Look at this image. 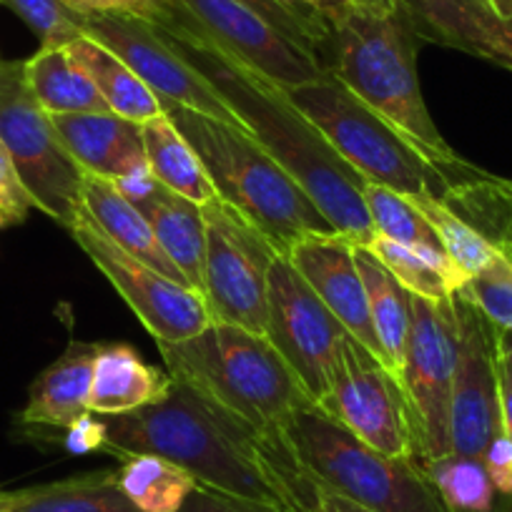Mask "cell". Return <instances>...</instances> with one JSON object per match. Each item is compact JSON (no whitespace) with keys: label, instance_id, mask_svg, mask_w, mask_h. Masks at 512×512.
<instances>
[{"label":"cell","instance_id":"obj_1","mask_svg":"<svg viewBox=\"0 0 512 512\" xmlns=\"http://www.w3.org/2000/svg\"><path fill=\"white\" fill-rule=\"evenodd\" d=\"M156 26L219 91L256 144L307 191L329 224L352 244L367 246L374 239V226L364 204V179L289 101L284 88L221 51L176 0L169 18Z\"/></svg>","mask_w":512,"mask_h":512},{"label":"cell","instance_id":"obj_2","mask_svg":"<svg viewBox=\"0 0 512 512\" xmlns=\"http://www.w3.org/2000/svg\"><path fill=\"white\" fill-rule=\"evenodd\" d=\"M101 420L106 425L101 452L121 460L164 457L191 472L201 487L292 512L264 462L262 432L179 379L156 405Z\"/></svg>","mask_w":512,"mask_h":512},{"label":"cell","instance_id":"obj_3","mask_svg":"<svg viewBox=\"0 0 512 512\" xmlns=\"http://www.w3.org/2000/svg\"><path fill=\"white\" fill-rule=\"evenodd\" d=\"M417 46L420 38L397 11L377 13L352 6L329 23L319 61L430 164L460 169L465 161L442 139L427 111L417 76Z\"/></svg>","mask_w":512,"mask_h":512},{"label":"cell","instance_id":"obj_4","mask_svg":"<svg viewBox=\"0 0 512 512\" xmlns=\"http://www.w3.org/2000/svg\"><path fill=\"white\" fill-rule=\"evenodd\" d=\"M166 372L249 422L262 435L282 430L312 402L297 374L264 334L214 322L184 342H156Z\"/></svg>","mask_w":512,"mask_h":512},{"label":"cell","instance_id":"obj_5","mask_svg":"<svg viewBox=\"0 0 512 512\" xmlns=\"http://www.w3.org/2000/svg\"><path fill=\"white\" fill-rule=\"evenodd\" d=\"M164 113L204 161L219 199L264 231L279 254H289L304 236L337 231L249 131L174 103H164Z\"/></svg>","mask_w":512,"mask_h":512},{"label":"cell","instance_id":"obj_6","mask_svg":"<svg viewBox=\"0 0 512 512\" xmlns=\"http://www.w3.org/2000/svg\"><path fill=\"white\" fill-rule=\"evenodd\" d=\"M294 460L329 490L372 512H447L420 462L392 457L304 405L279 430Z\"/></svg>","mask_w":512,"mask_h":512},{"label":"cell","instance_id":"obj_7","mask_svg":"<svg viewBox=\"0 0 512 512\" xmlns=\"http://www.w3.org/2000/svg\"><path fill=\"white\" fill-rule=\"evenodd\" d=\"M284 93L364 181L390 186L400 194H435L442 199L452 176L467 166V161L460 169L430 164L329 71Z\"/></svg>","mask_w":512,"mask_h":512},{"label":"cell","instance_id":"obj_8","mask_svg":"<svg viewBox=\"0 0 512 512\" xmlns=\"http://www.w3.org/2000/svg\"><path fill=\"white\" fill-rule=\"evenodd\" d=\"M0 141L16 161L36 209L71 229L81 209L83 171L63 149L51 116L23 78V61L0 58Z\"/></svg>","mask_w":512,"mask_h":512},{"label":"cell","instance_id":"obj_9","mask_svg":"<svg viewBox=\"0 0 512 512\" xmlns=\"http://www.w3.org/2000/svg\"><path fill=\"white\" fill-rule=\"evenodd\" d=\"M317 407L384 455L420 457L415 412L400 377L352 334L339 344L332 382Z\"/></svg>","mask_w":512,"mask_h":512},{"label":"cell","instance_id":"obj_10","mask_svg":"<svg viewBox=\"0 0 512 512\" xmlns=\"http://www.w3.org/2000/svg\"><path fill=\"white\" fill-rule=\"evenodd\" d=\"M206 224L204 302L214 322L267 332L269 269L279 249L226 201L201 206Z\"/></svg>","mask_w":512,"mask_h":512},{"label":"cell","instance_id":"obj_11","mask_svg":"<svg viewBox=\"0 0 512 512\" xmlns=\"http://www.w3.org/2000/svg\"><path fill=\"white\" fill-rule=\"evenodd\" d=\"M457 359L455 297L430 302L412 294L410 334L400 382L417 425V462L452 455V382Z\"/></svg>","mask_w":512,"mask_h":512},{"label":"cell","instance_id":"obj_12","mask_svg":"<svg viewBox=\"0 0 512 512\" xmlns=\"http://www.w3.org/2000/svg\"><path fill=\"white\" fill-rule=\"evenodd\" d=\"M68 231L156 342H184L211 324L209 307L199 292L126 254L98 229L83 206Z\"/></svg>","mask_w":512,"mask_h":512},{"label":"cell","instance_id":"obj_13","mask_svg":"<svg viewBox=\"0 0 512 512\" xmlns=\"http://www.w3.org/2000/svg\"><path fill=\"white\" fill-rule=\"evenodd\" d=\"M344 334L347 329L324 307L294 264L277 254L269 269L264 337L292 367L314 405L327 395Z\"/></svg>","mask_w":512,"mask_h":512},{"label":"cell","instance_id":"obj_14","mask_svg":"<svg viewBox=\"0 0 512 512\" xmlns=\"http://www.w3.org/2000/svg\"><path fill=\"white\" fill-rule=\"evenodd\" d=\"M83 36L116 53L151 88L161 106L174 103L246 131L229 103L156 23L136 16H88L83 18Z\"/></svg>","mask_w":512,"mask_h":512},{"label":"cell","instance_id":"obj_15","mask_svg":"<svg viewBox=\"0 0 512 512\" xmlns=\"http://www.w3.org/2000/svg\"><path fill=\"white\" fill-rule=\"evenodd\" d=\"M457 359L452 382V455L482 460L502 430L497 395V327L455 292Z\"/></svg>","mask_w":512,"mask_h":512},{"label":"cell","instance_id":"obj_16","mask_svg":"<svg viewBox=\"0 0 512 512\" xmlns=\"http://www.w3.org/2000/svg\"><path fill=\"white\" fill-rule=\"evenodd\" d=\"M176 3L221 51L249 66L251 71L267 76L284 91L327 73L312 51L284 36L267 18L246 8L239 0H176Z\"/></svg>","mask_w":512,"mask_h":512},{"label":"cell","instance_id":"obj_17","mask_svg":"<svg viewBox=\"0 0 512 512\" xmlns=\"http://www.w3.org/2000/svg\"><path fill=\"white\" fill-rule=\"evenodd\" d=\"M354 249L357 244L334 231V234L304 236L284 256L322 299L324 307L342 322L347 334H352L359 344L382 359Z\"/></svg>","mask_w":512,"mask_h":512},{"label":"cell","instance_id":"obj_18","mask_svg":"<svg viewBox=\"0 0 512 512\" xmlns=\"http://www.w3.org/2000/svg\"><path fill=\"white\" fill-rule=\"evenodd\" d=\"M397 13L420 41L457 48L512 71V21L490 0H397Z\"/></svg>","mask_w":512,"mask_h":512},{"label":"cell","instance_id":"obj_19","mask_svg":"<svg viewBox=\"0 0 512 512\" xmlns=\"http://www.w3.org/2000/svg\"><path fill=\"white\" fill-rule=\"evenodd\" d=\"M63 149L83 174L118 181L149 169L141 123L116 113L51 116Z\"/></svg>","mask_w":512,"mask_h":512},{"label":"cell","instance_id":"obj_20","mask_svg":"<svg viewBox=\"0 0 512 512\" xmlns=\"http://www.w3.org/2000/svg\"><path fill=\"white\" fill-rule=\"evenodd\" d=\"M98 342H71L66 352L43 369L28 390L26 407L18 415L23 425L38 430H68L88 412L93 367L101 354Z\"/></svg>","mask_w":512,"mask_h":512},{"label":"cell","instance_id":"obj_21","mask_svg":"<svg viewBox=\"0 0 512 512\" xmlns=\"http://www.w3.org/2000/svg\"><path fill=\"white\" fill-rule=\"evenodd\" d=\"M171 384L174 377L146 364L131 344H103L93 367L88 412L113 417L156 405L169 395Z\"/></svg>","mask_w":512,"mask_h":512},{"label":"cell","instance_id":"obj_22","mask_svg":"<svg viewBox=\"0 0 512 512\" xmlns=\"http://www.w3.org/2000/svg\"><path fill=\"white\" fill-rule=\"evenodd\" d=\"M81 206L86 214L96 221L98 229L108 236L116 246H121L126 254H131L139 262L149 264L164 277L189 287L184 274L176 269L166 251L161 249L149 219L136 209L126 196L118 191L113 181L101 179V176L83 174L81 181ZM191 289V287H189Z\"/></svg>","mask_w":512,"mask_h":512},{"label":"cell","instance_id":"obj_23","mask_svg":"<svg viewBox=\"0 0 512 512\" xmlns=\"http://www.w3.org/2000/svg\"><path fill=\"white\" fill-rule=\"evenodd\" d=\"M442 201L512 262V179L467 164L452 176Z\"/></svg>","mask_w":512,"mask_h":512},{"label":"cell","instance_id":"obj_24","mask_svg":"<svg viewBox=\"0 0 512 512\" xmlns=\"http://www.w3.org/2000/svg\"><path fill=\"white\" fill-rule=\"evenodd\" d=\"M23 78L48 116L113 113L66 48H38V53L23 61Z\"/></svg>","mask_w":512,"mask_h":512},{"label":"cell","instance_id":"obj_25","mask_svg":"<svg viewBox=\"0 0 512 512\" xmlns=\"http://www.w3.org/2000/svg\"><path fill=\"white\" fill-rule=\"evenodd\" d=\"M144 216L149 219L161 249L184 274L186 284L204 297L206 224L201 206L164 186L161 194L146 206Z\"/></svg>","mask_w":512,"mask_h":512},{"label":"cell","instance_id":"obj_26","mask_svg":"<svg viewBox=\"0 0 512 512\" xmlns=\"http://www.w3.org/2000/svg\"><path fill=\"white\" fill-rule=\"evenodd\" d=\"M354 259H357L359 274H362L369 319H372L374 337L382 349V359L400 377L402 362H405L407 334H410L412 294L364 246L354 249Z\"/></svg>","mask_w":512,"mask_h":512},{"label":"cell","instance_id":"obj_27","mask_svg":"<svg viewBox=\"0 0 512 512\" xmlns=\"http://www.w3.org/2000/svg\"><path fill=\"white\" fill-rule=\"evenodd\" d=\"M149 169L174 194L206 206L219 199L204 161L166 113L141 123Z\"/></svg>","mask_w":512,"mask_h":512},{"label":"cell","instance_id":"obj_28","mask_svg":"<svg viewBox=\"0 0 512 512\" xmlns=\"http://www.w3.org/2000/svg\"><path fill=\"white\" fill-rule=\"evenodd\" d=\"M3 512H141L118 485L116 470L86 472L8 492Z\"/></svg>","mask_w":512,"mask_h":512},{"label":"cell","instance_id":"obj_29","mask_svg":"<svg viewBox=\"0 0 512 512\" xmlns=\"http://www.w3.org/2000/svg\"><path fill=\"white\" fill-rule=\"evenodd\" d=\"M66 51L86 71V76L91 78L93 86L98 88L103 101L116 116H123L134 123H146L164 113V106L151 93V88L106 46H101L93 38L81 36L68 43Z\"/></svg>","mask_w":512,"mask_h":512},{"label":"cell","instance_id":"obj_30","mask_svg":"<svg viewBox=\"0 0 512 512\" xmlns=\"http://www.w3.org/2000/svg\"><path fill=\"white\" fill-rule=\"evenodd\" d=\"M116 475L121 490L141 512H179L199 487L191 472L156 455L126 457Z\"/></svg>","mask_w":512,"mask_h":512},{"label":"cell","instance_id":"obj_31","mask_svg":"<svg viewBox=\"0 0 512 512\" xmlns=\"http://www.w3.org/2000/svg\"><path fill=\"white\" fill-rule=\"evenodd\" d=\"M364 249L372 251L379 262L390 269L392 277L415 297L442 302V299L455 297V292H460L467 284L465 274L447 259H435V256L422 254L412 246L397 244L384 236L374 234V239Z\"/></svg>","mask_w":512,"mask_h":512},{"label":"cell","instance_id":"obj_32","mask_svg":"<svg viewBox=\"0 0 512 512\" xmlns=\"http://www.w3.org/2000/svg\"><path fill=\"white\" fill-rule=\"evenodd\" d=\"M447 512H512V497L497 492L482 460L447 455L422 462Z\"/></svg>","mask_w":512,"mask_h":512},{"label":"cell","instance_id":"obj_33","mask_svg":"<svg viewBox=\"0 0 512 512\" xmlns=\"http://www.w3.org/2000/svg\"><path fill=\"white\" fill-rule=\"evenodd\" d=\"M364 204H367L369 221H372L377 236L412 246L435 259L452 262L437 231L432 229L425 214L407 199V194H400L390 186L374 184V181H364Z\"/></svg>","mask_w":512,"mask_h":512},{"label":"cell","instance_id":"obj_34","mask_svg":"<svg viewBox=\"0 0 512 512\" xmlns=\"http://www.w3.org/2000/svg\"><path fill=\"white\" fill-rule=\"evenodd\" d=\"M264 462H267V470L272 472L274 482L282 490L287 507L292 512H372L367 507L342 497L339 492L329 490L324 482L309 475L294 460V455L284 445L279 432L264 435Z\"/></svg>","mask_w":512,"mask_h":512},{"label":"cell","instance_id":"obj_35","mask_svg":"<svg viewBox=\"0 0 512 512\" xmlns=\"http://www.w3.org/2000/svg\"><path fill=\"white\" fill-rule=\"evenodd\" d=\"M407 199L425 214V219L440 236L447 256L465 274L467 282L495 262L500 251L480 231L472 229L465 219H460L445 201L437 199L435 194H407Z\"/></svg>","mask_w":512,"mask_h":512},{"label":"cell","instance_id":"obj_36","mask_svg":"<svg viewBox=\"0 0 512 512\" xmlns=\"http://www.w3.org/2000/svg\"><path fill=\"white\" fill-rule=\"evenodd\" d=\"M38 36L41 48H66L83 36V18L63 0H0Z\"/></svg>","mask_w":512,"mask_h":512},{"label":"cell","instance_id":"obj_37","mask_svg":"<svg viewBox=\"0 0 512 512\" xmlns=\"http://www.w3.org/2000/svg\"><path fill=\"white\" fill-rule=\"evenodd\" d=\"M497 329L512 334V262L497 254L495 262L482 269L460 289Z\"/></svg>","mask_w":512,"mask_h":512},{"label":"cell","instance_id":"obj_38","mask_svg":"<svg viewBox=\"0 0 512 512\" xmlns=\"http://www.w3.org/2000/svg\"><path fill=\"white\" fill-rule=\"evenodd\" d=\"M246 8H251L254 13H259L262 18H267L274 28L289 36L292 41H297L299 46H304L307 51H312L319 58V48L327 41V26H319V23L309 21V18L299 16L297 11H292L289 6H284L282 0H239Z\"/></svg>","mask_w":512,"mask_h":512},{"label":"cell","instance_id":"obj_39","mask_svg":"<svg viewBox=\"0 0 512 512\" xmlns=\"http://www.w3.org/2000/svg\"><path fill=\"white\" fill-rule=\"evenodd\" d=\"M36 206L31 191L23 184L16 161L0 141V231L23 224Z\"/></svg>","mask_w":512,"mask_h":512},{"label":"cell","instance_id":"obj_40","mask_svg":"<svg viewBox=\"0 0 512 512\" xmlns=\"http://www.w3.org/2000/svg\"><path fill=\"white\" fill-rule=\"evenodd\" d=\"M73 13L88 16H136L161 23L174 11V0H63Z\"/></svg>","mask_w":512,"mask_h":512},{"label":"cell","instance_id":"obj_41","mask_svg":"<svg viewBox=\"0 0 512 512\" xmlns=\"http://www.w3.org/2000/svg\"><path fill=\"white\" fill-rule=\"evenodd\" d=\"M179 512H287L282 507L267 505V502L249 500V497L229 495V492L209 490V487H196L184 502Z\"/></svg>","mask_w":512,"mask_h":512},{"label":"cell","instance_id":"obj_42","mask_svg":"<svg viewBox=\"0 0 512 512\" xmlns=\"http://www.w3.org/2000/svg\"><path fill=\"white\" fill-rule=\"evenodd\" d=\"M482 465H485L497 492L512 497V440L507 437L505 430H500L492 437V442L485 450V457H482Z\"/></svg>","mask_w":512,"mask_h":512},{"label":"cell","instance_id":"obj_43","mask_svg":"<svg viewBox=\"0 0 512 512\" xmlns=\"http://www.w3.org/2000/svg\"><path fill=\"white\" fill-rule=\"evenodd\" d=\"M61 442L68 452H76V455H83V452H98L103 450V442H106V425H103V420L86 415L83 420H78L76 425L63 430Z\"/></svg>","mask_w":512,"mask_h":512},{"label":"cell","instance_id":"obj_44","mask_svg":"<svg viewBox=\"0 0 512 512\" xmlns=\"http://www.w3.org/2000/svg\"><path fill=\"white\" fill-rule=\"evenodd\" d=\"M113 184L118 186V191H121V194L126 196V199L141 211V214H144L146 206H149L151 201L161 194V189H164V184L151 174V169L139 171V174L134 176H123V179L113 181Z\"/></svg>","mask_w":512,"mask_h":512},{"label":"cell","instance_id":"obj_45","mask_svg":"<svg viewBox=\"0 0 512 512\" xmlns=\"http://www.w3.org/2000/svg\"><path fill=\"white\" fill-rule=\"evenodd\" d=\"M284 6H289L292 11H297L299 16L309 18V21L319 23V26H327L332 21H337L347 8H352V0H282Z\"/></svg>","mask_w":512,"mask_h":512},{"label":"cell","instance_id":"obj_46","mask_svg":"<svg viewBox=\"0 0 512 512\" xmlns=\"http://www.w3.org/2000/svg\"><path fill=\"white\" fill-rule=\"evenodd\" d=\"M497 395H500L502 430H505L507 437L512 440V379L510 374L500 367V359H497Z\"/></svg>","mask_w":512,"mask_h":512},{"label":"cell","instance_id":"obj_47","mask_svg":"<svg viewBox=\"0 0 512 512\" xmlns=\"http://www.w3.org/2000/svg\"><path fill=\"white\" fill-rule=\"evenodd\" d=\"M497 359H500V367L512 379V334L502 332V329H497Z\"/></svg>","mask_w":512,"mask_h":512},{"label":"cell","instance_id":"obj_48","mask_svg":"<svg viewBox=\"0 0 512 512\" xmlns=\"http://www.w3.org/2000/svg\"><path fill=\"white\" fill-rule=\"evenodd\" d=\"M357 8H367V11L377 13H395L397 11V0H352Z\"/></svg>","mask_w":512,"mask_h":512},{"label":"cell","instance_id":"obj_49","mask_svg":"<svg viewBox=\"0 0 512 512\" xmlns=\"http://www.w3.org/2000/svg\"><path fill=\"white\" fill-rule=\"evenodd\" d=\"M490 6L495 8L502 18L512 21V0H490Z\"/></svg>","mask_w":512,"mask_h":512},{"label":"cell","instance_id":"obj_50","mask_svg":"<svg viewBox=\"0 0 512 512\" xmlns=\"http://www.w3.org/2000/svg\"><path fill=\"white\" fill-rule=\"evenodd\" d=\"M6 505H8V492L0 490V512L6 510Z\"/></svg>","mask_w":512,"mask_h":512}]
</instances>
